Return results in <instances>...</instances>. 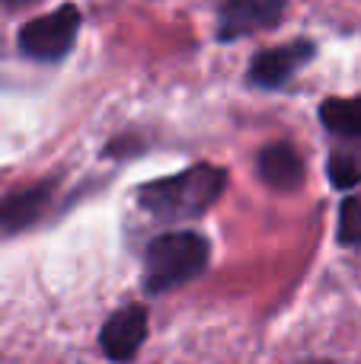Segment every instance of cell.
I'll list each match as a JSON object with an SVG mask.
<instances>
[{
  "instance_id": "8992f818",
  "label": "cell",
  "mask_w": 361,
  "mask_h": 364,
  "mask_svg": "<svg viewBox=\"0 0 361 364\" xmlns=\"http://www.w3.org/2000/svg\"><path fill=\"white\" fill-rule=\"evenodd\" d=\"M147 339V310L131 304L119 307L99 329V346L112 361H131Z\"/></svg>"
},
{
  "instance_id": "5b68a950",
  "label": "cell",
  "mask_w": 361,
  "mask_h": 364,
  "mask_svg": "<svg viewBox=\"0 0 361 364\" xmlns=\"http://www.w3.org/2000/svg\"><path fill=\"white\" fill-rule=\"evenodd\" d=\"M313 58V42H288V45H279V48H266L262 55L253 58L249 64V83L259 90H279L304 68L307 61Z\"/></svg>"
},
{
  "instance_id": "8fae6325",
  "label": "cell",
  "mask_w": 361,
  "mask_h": 364,
  "mask_svg": "<svg viewBox=\"0 0 361 364\" xmlns=\"http://www.w3.org/2000/svg\"><path fill=\"white\" fill-rule=\"evenodd\" d=\"M336 240L343 246H358L361 243V192L349 195V198L339 205Z\"/></svg>"
},
{
  "instance_id": "ba28073f",
  "label": "cell",
  "mask_w": 361,
  "mask_h": 364,
  "mask_svg": "<svg viewBox=\"0 0 361 364\" xmlns=\"http://www.w3.org/2000/svg\"><path fill=\"white\" fill-rule=\"evenodd\" d=\"M256 173L266 186L281 188V192H291L304 182V160L294 151L288 141H279V144H266L256 157Z\"/></svg>"
},
{
  "instance_id": "30bf717a",
  "label": "cell",
  "mask_w": 361,
  "mask_h": 364,
  "mask_svg": "<svg viewBox=\"0 0 361 364\" xmlns=\"http://www.w3.org/2000/svg\"><path fill=\"white\" fill-rule=\"evenodd\" d=\"M326 176L336 188H355L361 182V147H336L326 164Z\"/></svg>"
},
{
  "instance_id": "3957f363",
  "label": "cell",
  "mask_w": 361,
  "mask_h": 364,
  "mask_svg": "<svg viewBox=\"0 0 361 364\" xmlns=\"http://www.w3.org/2000/svg\"><path fill=\"white\" fill-rule=\"evenodd\" d=\"M80 29V10L74 4H64L58 10L36 16L19 29V51L32 61H61L70 51Z\"/></svg>"
},
{
  "instance_id": "277c9868",
  "label": "cell",
  "mask_w": 361,
  "mask_h": 364,
  "mask_svg": "<svg viewBox=\"0 0 361 364\" xmlns=\"http://www.w3.org/2000/svg\"><path fill=\"white\" fill-rule=\"evenodd\" d=\"M285 4L288 0H227L217 16V38L234 42L259 29H272L285 16Z\"/></svg>"
},
{
  "instance_id": "4fadbf2b",
  "label": "cell",
  "mask_w": 361,
  "mask_h": 364,
  "mask_svg": "<svg viewBox=\"0 0 361 364\" xmlns=\"http://www.w3.org/2000/svg\"><path fill=\"white\" fill-rule=\"evenodd\" d=\"M313 364H330V361H313Z\"/></svg>"
},
{
  "instance_id": "9c48e42d",
  "label": "cell",
  "mask_w": 361,
  "mask_h": 364,
  "mask_svg": "<svg viewBox=\"0 0 361 364\" xmlns=\"http://www.w3.org/2000/svg\"><path fill=\"white\" fill-rule=\"evenodd\" d=\"M320 122L339 138H361V96H333L320 102Z\"/></svg>"
},
{
  "instance_id": "7c38bea8",
  "label": "cell",
  "mask_w": 361,
  "mask_h": 364,
  "mask_svg": "<svg viewBox=\"0 0 361 364\" xmlns=\"http://www.w3.org/2000/svg\"><path fill=\"white\" fill-rule=\"evenodd\" d=\"M10 10H16V6H26V4H32V0H4Z\"/></svg>"
},
{
  "instance_id": "6da1fadb",
  "label": "cell",
  "mask_w": 361,
  "mask_h": 364,
  "mask_svg": "<svg viewBox=\"0 0 361 364\" xmlns=\"http://www.w3.org/2000/svg\"><path fill=\"white\" fill-rule=\"evenodd\" d=\"M227 188V173L221 166L198 164L166 179L144 182L138 188V201L147 214L160 220H189L202 218Z\"/></svg>"
},
{
  "instance_id": "7a4b0ae2",
  "label": "cell",
  "mask_w": 361,
  "mask_h": 364,
  "mask_svg": "<svg viewBox=\"0 0 361 364\" xmlns=\"http://www.w3.org/2000/svg\"><path fill=\"white\" fill-rule=\"evenodd\" d=\"M211 246L195 230H173L151 240L144 256V288L151 294L183 288L208 269Z\"/></svg>"
},
{
  "instance_id": "52a82bcc",
  "label": "cell",
  "mask_w": 361,
  "mask_h": 364,
  "mask_svg": "<svg viewBox=\"0 0 361 364\" xmlns=\"http://www.w3.org/2000/svg\"><path fill=\"white\" fill-rule=\"evenodd\" d=\"M51 192H55L51 182H38V186H26V188H16V192L4 195V198H0V233L10 237V233H19L36 224V220L48 211Z\"/></svg>"
}]
</instances>
